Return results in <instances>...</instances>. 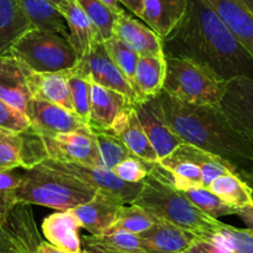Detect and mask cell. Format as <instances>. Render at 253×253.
<instances>
[{
  "mask_svg": "<svg viewBox=\"0 0 253 253\" xmlns=\"http://www.w3.org/2000/svg\"><path fill=\"white\" fill-rule=\"evenodd\" d=\"M9 53L36 74L70 71L80 62L69 38L38 28L26 31Z\"/></svg>",
  "mask_w": 253,
  "mask_h": 253,
  "instance_id": "5b68a950",
  "label": "cell"
},
{
  "mask_svg": "<svg viewBox=\"0 0 253 253\" xmlns=\"http://www.w3.org/2000/svg\"><path fill=\"white\" fill-rule=\"evenodd\" d=\"M157 218L153 217L148 211L133 204H126L119 209L116 221L109 228L108 232L126 231L133 235H140L153 227ZM107 232V233H108Z\"/></svg>",
  "mask_w": 253,
  "mask_h": 253,
  "instance_id": "1f68e13d",
  "label": "cell"
},
{
  "mask_svg": "<svg viewBox=\"0 0 253 253\" xmlns=\"http://www.w3.org/2000/svg\"><path fill=\"white\" fill-rule=\"evenodd\" d=\"M23 135L0 128V171L21 168Z\"/></svg>",
  "mask_w": 253,
  "mask_h": 253,
  "instance_id": "8d00e7d4",
  "label": "cell"
},
{
  "mask_svg": "<svg viewBox=\"0 0 253 253\" xmlns=\"http://www.w3.org/2000/svg\"><path fill=\"white\" fill-rule=\"evenodd\" d=\"M36 253H67V252L60 250V248L55 247V246H52L51 243H48L47 241H42V242H41V245L39 246ZM80 253H92V252H89L88 250H82Z\"/></svg>",
  "mask_w": 253,
  "mask_h": 253,
  "instance_id": "f6af8a7d",
  "label": "cell"
},
{
  "mask_svg": "<svg viewBox=\"0 0 253 253\" xmlns=\"http://www.w3.org/2000/svg\"><path fill=\"white\" fill-rule=\"evenodd\" d=\"M167 61L165 56L139 57L134 74V91L138 103L155 98L164 88Z\"/></svg>",
  "mask_w": 253,
  "mask_h": 253,
  "instance_id": "d4e9b609",
  "label": "cell"
},
{
  "mask_svg": "<svg viewBox=\"0 0 253 253\" xmlns=\"http://www.w3.org/2000/svg\"><path fill=\"white\" fill-rule=\"evenodd\" d=\"M58 10L66 20L70 31V41L79 58H84L97 41V30L88 16L80 8L76 0H67Z\"/></svg>",
  "mask_w": 253,
  "mask_h": 253,
  "instance_id": "cb8c5ba5",
  "label": "cell"
},
{
  "mask_svg": "<svg viewBox=\"0 0 253 253\" xmlns=\"http://www.w3.org/2000/svg\"><path fill=\"white\" fill-rule=\"evenodd\" d=\"M96 193L76 177L39 164L23 172L16 201L66 211L91 201Z\"/></svg>",
  "mask_w": 253,
  "mask_h": 253,
  "instance_id": "277c9868",
  "label": "cell"
},
{
  "mask_svg": "<svg viewBox=\"0 0 253 253\" xmlns=\"http://www.w3.org/2000/svg\"><path fill=\"white\" fill-rule=\"evenodd\" d=\"M253 57V14L240 0H205Z\"/></svg>",
  "mask_w": 253,
  "mask_h": 253,
  "instance_id": "ffe728a7",
  "label": "cell"
},
{
  "mask_svg": "<svg viewBox=\"0 0 253 253\" xmlns=\"http://www.w3.org/2000/svg\"><path fill=\"white\" fill-rule=\"evenodd\" d=\"M101 1L106 4L108 8H111L112 10L116 11L117 14H122L124 11V9L121 6V3H119L118 0H101Z\"/></svg>",
  "mask_w": 253,
  "mask_h": 253,
  "instance_id": "7dc6e473",
  "label": "cell"
},
{
  "mask_svg": "<svg viewBox=\"0 0 253 253\" xmlns=\"http://www.w3.org/2000/svg\"><path fill=\"white\" fill-rule=\"evenodd\" d=\"M41 164L63 174L71 175L96 191L118 199L124 205L132 204L139 195L143 187V181L135 184L126 182L119 179L113 170L106 167H87L79 163L57 162L50 158L43 160Z\"/></svg>",
  "mask_w": 253,
  "mask_h": 253,
  "instance_id": "52a82bcc",
  "label": "cell"
},
{
  "mask_svg": "<svg viewBox=\"0 0 253 253\" xmlns=\"http://www.w3.org/2000/svg\"><path fill=\"white\" fill-rule=\"evenodd\" d=\"M236 215L248 226V228L253 230V205L247 206V208L238 209L236 211Z\"/></svg>",
  "mask_w": 253,
  "mask_h": 253,
  "instance_id": "7bdbcfd3",
  "label": "cell"
},
{
  "mask_svg": "<svg viewBox=\"0 0 253 253\" xmlns=\"http://www.w3.org/2000/svg\"><path fill=\"white\" fill-rule=\"evenodd\" d=\"M165 61L167 74L163 91L185 103L220 106L227 82L189 60L165 57Z\"/></svg>",
  "mask_w": 253,
  "mask_h": 253,
  "instance_id": "8992f818",
  "label": "cell"
},
{
  "mask_svg": "<svg viewBox=\"0 0 253 253\" xmlns=\"http://www.w3.org/2000/svg\"><path fill=\"white\" fill-rule=\"evenodd\" d=\"M33 28L18 0H0V56L8 55L14 43Z\"/></svg>",
  "mask_w": 253,
  "mask_h": 253,
  "instance_id": "484cf974",
  "label": "cell"
},
{
  "mask_svg": "<svg viewBox=\"0 0 253 253\" xmlns=\"http://www.w3.org/2000/svg\"><path fill=\"white\" fill-rule=\"evenodd\" d=\"M240 1L253 14V0H240Z\"/></svg>",
  "mask_w": 253,
  "mask_h": 253,
  "instance_id": "c3c4849f",
  "label": "cell"
},
{
  "mask_svg": "<svg viewBox=\"0 0 253 253\" xmlns=\"http://www.w3.org/2000/svg\"><path fill=\"white\" fill-rule=\"evenodd\" d=\"M23 179V172L15 169L0 171V221L16 205V191Z\"/></svg>",
  "mask_w": 253,
  "mask_h": 253,
  "instance_id": "f35d334b",
  "label": "cell"
},
{
  "mask_svg": "<svg viewBox=\"0 0 253 253\" xmlns=\"http://www.w3.org/2000/svg\"><path fill=\"white\" fill-rule=\"evenodd\" d=\"M153 165L154 163H148L135 155H132L119 163L113 171L123 181L135 184V182H142L150 174Z\"/></svg>",
  "mask_w": 253,
  "mask_h": 253,
  "instance_id": "ab89813d",
  "label": "cell"
},
{
  "mask_svg": "<svg viewBox=\"0 0 253 253\" xmlns=\"http://www.w3.org/2000/svg\"><path fill=\"white\" fill-rule=\"evenodd\" d=\"M108 132L116 135L135 157L148 163L159 160L138 118L134 103H129L118 114Z\"/></svg>",
  "mask_w": 253,
  "mask_h": 253,
  "instance_id": "9a60e30c",
  "label": "cell"
},
{
  "mask_svg": "<svg viewBox=\"0 0 253 253\" xmlns=\"http://www.w3.org/2000/svg\"><path fill=\"white\" fill-rule=\"evenodd\" d=\"M220 108L233 128L253 143V79L228 81Z\"/></svg>",
  "mask_w": 253,
  "mask_h": 253,
  "instance_id": "8fae6325",
  "label": "cell"
},
{
  "mask_svg": "<svg viewBox=\"0 0 253 253\" xmlns=\"http://www.w3.org/2000/svg\"><path fill=\"white\" fill-rule=\"evenodd\" d=\"M238 176L248 185V187L251 189L252 191V195H253V169L252 170H241V171L237 172Z\"/></svg>",
  "mask_w": 253,
  "mask_h": 253,
  "instance_id": "bcb514c9",
  "label": "cell"
},
{
  "mask_svg": "<svg viewBox=\"0 0 253 253\" xmlns=\"http://www.w3.org/2000/svg\"><path fill=\"white\" fill-rule=\"evenodd\" d=\"M165 57L195 62L225 82L253 79V57L205 0H189L181 23L163 39Z\"/></svg>",
  "mask_w": 253,
  "mask_h": 253,
  "instance_id": "6da1fadb",
  "label": "cell"
},
{
  "mask_svg": "<svg viewBox=\"0 0 253 253\" xmlns=\"http://www.w3.org/2000/svg\"><path fill=\"white\" fill-rule=\"evenodd\" d=\"M18 3L34 28L57 33L70 39L66 20L50 0H18Z\"/></svg>",
  "mask_w": 253,
  "mask_h": 253,
  "instance_id": "83f0119b",
  "label": "cell"
},
{
  "mask_svg": "<svg viewBox=\"0 0 253 253\" xmlns=\"http://www.w3.org/2000/svg\"><path fill=\"white\" fill-rule=\"evenodd\" d=\"M41 227L46 241L55 247L67 253H80L82 251L80 237V228L82 227L72 209L47 216Z\"/></svg>",
  "mask_w": 253,
  "mask_h": 253,
  "instance_id": "d6986e66",
  "label": "cell"
},
{
  "mask_svg": "<svg viewBox=\"0 0 253 253\" xmlns=\"http://www.w3.org/2000/svg\"><path fill=\"white\" fill-rule=\"evenodd\" d=\"M0 128L14 133H23L30 128V121L23 112L0 99Z\"/></svg>",
  "mask_w": 253,
  "mask_h": 253,
  "instance_id": "60d3db41",
  "label": "cell"
},
{
  "mask_svg": "<svg viewBox=\"0 0 253 253\" xmlns=\"http://www.w3.org/2000/svg\"><path fill=\"white\" fill-rule=\"evenodd\" d=\"M84 243L86 250L92 253H154L145 247L139 236L126 231L86 236Z\"/></svg>",
  "mask_w": 253,
  "mask_h": 253,
  "instance_id": "4316f807",
  "label": "cell"
},
{
  "mask_svg": "<svg viewBox=\"0 0 253 253\" xmlns=\"http://www.w3.org/2000/svg\"><path fill=\"white\" fill-rule=\"evenodd\" d=\"M67 80H69L70 91H71L75 114L87 124L89 112H91L92 82L86 76L75 71L74 69L67 71Z\"/></svg>",
  "mask_w": 253,
  "mask_h": 253,
  "instance_id": "836d02e7",
  "label": "cell"
},
{
  "mask_svg": "<svg viewBox=\"0 0 253 253\" xmlns=\"http://www.w3.org/2000/svg\"><path fill=\"white\" fill-rule=\"evenodd\" d=\"M118 1L122 4V5L126 6L130 13H133L134 15H137L138 18H140V15H142V8H143L142 0H118Z\"/></svg>",
  "mask_w": 253,
  "mask_h": 253,
  "instance_id": "ee69618b",
  "label": "cell"
},
{
  "mask_svg": "<svg viewBox=\"0 0 253 253\" xmlns=\"http://www.w3.org/2000/svg\"><path fill=\"white\" fill-rule=\"evenodd\" d=\"M28 84L33 98L58 104L63 108L74 112L67 71L45 72V74L29 71Z\"/></svg>",
  "mask_w": 253,
  "mask_h": 253,
  "instance_id": "603a6c76",
  "label": "cell"
},
{
  "mask_svg": "<svg viewBox=\"0 0 253 253\" xmlns=\"http://www.w3.org/2000/svg\"><path fill=\"white\" fill-rule=\"evenodd\" d=\"M208 189L236 210L253 205L252 191L237 174L221 175L211 182Z\"/></svg>",
  "mask_w": 253,
  "mask_h": 253,
  "instance_id": "f1b7e54d",
  "label": "cell"
},
{
  "mask_svg": "<svg viewBox=\"0 0 253 253\" xmlns=\"http://www.w3.org/2000/svg\"><path fill=\"white\" fill-rule=\"evenodd\" d=\"M163 117L182 142L198 147L236 169H253V143L233 128L220 106L191 104L162 91L157 96Z\"/></svg>",
  "mask_w": 253,
  "mask_h": 253,
  "instance_id": "7a4b0ae2",
  "label": "cell"
},
{
  "mask_svg": "<svg viewBox=\"0 0 253 253\" xmlns=\"http://www.w3.org/2000/svg\"><path fill=\"white\" fill-rule=\"evenodd\" d=\"M97 139L99 153H101L103 167L113 170L119 163L126 160V158L132 157L130 150L111 132L103 130H92Z\"/></svg>",
  "mask_w": 253,
  "mask_h": 253,
  "instance_id": "e575fe53",
  "label": "cell"
},
{
  "mask_svg": "<svg viewBox=\"0 0 253 253\" xmlns=\"http://www.w3.org/2000/svg\"><path fill=\"white\" fill-rule=\"evenodd\" d=\"M138 236L145 247L154 253H184L196 238L194 233L159 218L152 228Z\"/></svg>",
  "mask_w": 253,
  "mask_h": 253,
  "instance_id": "7402d4cb",
  "label": "cell"
},
{
  "mask_svg": "<svg viewBox=\"0 0 253 253\" xmlns=\"http://www.w3.org/2000/svg\"><path fill=\"white\" fill-rule=\"evenodd\" d=\"M142 4L140 19L163 40L181 23L189 0H142Z\"/></svg>",
  "mask_w": 253,
  "mask_h": 253,
  "instance_id": "ac0fdd59",
  "label": "cell"
},
{
  "mask_svg": "<svg viewBox=\"0 0 253 253\" xmlns=\"http://www.w3.org/2000/svg\"><path fill=\"white\" fill-rule=\"evenodd\" d=\"M123 205L118 199L97 191L91 201L74 208L72 211L79 218L82 228L88 231L92 236H101L108 232Z\"/></svg>",
  "mask_w": 253,
  "mask_h": 253,
  "instance_id": "2e32d148",
  "label": "cell"
},
{
  "mask_svg": "<svg viewBox=\"0 0 253 253\" xmlns=\"http://www.w3.org/2000/svg\"><path fill=\"white\" fill-rule=\"evenodd\" d=\"M107 51L111 55L112 60L116 63V66L121 70L130 86L134 89V74L137 69V63L139 61V55L135 53L132 48H129L123 41L113 36L108 41L104 42Z\"/></svg>",
  "mask_w": 253,
  "mask_h": 253,
  "instance_id": "d590c367",
  "label": "cell"
},
{
  "mask_svg": "<svg viewBox=\"0 0 253 253\" xmlns=\"http://www.w3.org/2000/svg\"><path fill=\"white\" fill-rule=\"evenodd\" d=\"M30 206L18 204L0 221V253H36L42 240Z\"/></svg>",
  "mask_w": 253,
  "mask_h": 253,
  "instance_id": "ba28073f",
  "label": "cell"
},
{
  "mask_svg": "<svg viewBox=\"0 0 253 253\" xmlns=\"http://www.w3.org/2000/svg\"><path fill=\"white\" fill-rule=\"evenodd\" d=\"M134 106L143 129L149 142L152 143L158 159L160 160L169 157L176 148L184 144L182 139H180L170 129V126L165 122L157 97L145 102L135 103Z\"/></svg>",
  "mask_w": 253,
  "mask_h": 253,
  "instance_id": "4fadbf2b",
  "label": "cell"
},
{
  "mask_svg": "<svg viewBox=\"0 0 253 253\" xmlns=\"http://www.w3.org/2000/svg\"><path fill=\"white\" fill-rule=\"evenodd\" d=\"M50 1H51V3H52V4H55V5H56V6H57V8H58V9H60V8H61V6H62V5H63V4L66 3L67 0H50Z\"/></svg>",
  "mask_w": 253,
  "mask_h": 253,
  "instance_id": "681fc988",
  "label": "cell"
},
{
  "mask_svg": "<svg viewBox=\"0 0 253 253\" xmlns=\"http://www.w3.org/2000/svg\"><path fill=\"white\" fill-rule=\"evenodd\" d=\"M29 70L10 53L0 56V99L26 116L33 99L28 84Z\"/></svg>",
  "mask_w": 253,
  "mask_h": 253,
  "instance_id": "5bb4252c",
  "label": "cell"
},
{
  "mask_svg": "<svg viewBox=\"0 0 253 253\" xmlns=\"http://www.w3.org/2000/svg\"><path fill=\"white\" fill-rule=\"evenodd\" d=\"M132 204L143 208L153 217L167 221L200 238L215 232L221 223L217 218L199 210L182 191L150 174L143 180L142 191Z\"/></svg>",
  "mask_w": 253,
  "mask_h": 253,
  "instance_id": "3957f363",
  "label": "cell"
},
{
  "mask_svg": "<svg viewBox=\"0 0 253 253\" xmlns=\"http://www.w3.org/2000/svg\"><path fill=\"white\" fill-rule=\"evenodd\" d=\"M26 117L30 121L31 129L42 138H55L58 134L75 132L87 126L74 112L36 98L29 103Z\"/></svg>",
  "mask_w": 253,
  "mask_h": 253,
  "instance_id": "7c38bea8",
  "label": "cell"
},
{
  "mask_svg": "<svg viewBox=\"0 0 253 253\" xmlns=\"http://www.w3.org/2000/svg\"><path fill=\"white\" fill-rule=\"evenodd\" d=\"M233 253H253V230L236 228L221 222L215 232L205 238Z\"/></svg>",
  "mask_w": 253,
  "mask_h": 253,
  "instance_id": "4dcf8cb0",
  "label": "cell"
},
{
  "mask_svg": "<svg viewBox=\"0 0 253 253\" xmlns=\"http://www.w3.org/2000/svg\"><path fill=\"white\" fill-rule=\"evenodd\" d=\"M114 36L132 48L139 57L162 56L163 40L149 28L123 11L114 26Z\"/></svg>",
  "mask_w": 253,
  "mask_h": 253,
  "instance_id": "e0dca14e",
  "label": "cell"
},
{
  "mask_svg": "<svg viewBox=\"0 0 253 253\" xmlns=\"http://www.w3.org/2000/svg\"><path fill=\"white\" fill-rule=\"evenodd\" d=\"M74 70L89 79L92 84L119 92L126 96L130 103H138L137 93L121 70L116 66L104 42L94 43Z\"/></svg>",
  "mask_w": 253,
  "mask_h": 253,
  "instance_id": "9c48e42d",
  "label": "cell"
},
{
  "mask_svg": "<svg viewBox=\"0 0 253 253\" xmlns=\"http://www.w3.org/2000/svg\"><path fill=\"white\" fill-rule=\"evenodd\" d=\"M129 103L128 98L119 92L92 84L91 112L87 126L91 130L107 132L111 129L118 114Z\"/></svg>",
  "mask_w": 253,
  "mask_h": 253,
  "instance_id": "44dd1931",
  "label": "cell"
},
{
  "mask_svg": "<svg viewBox=\"0 0 253 253\" xmlns=\"http://www.w3.org/2000/svg\"><path fill=\"white\" fill-rule=\"evenodd\" d=\"M185 196L189 199L199 210L205 212L210 217L218 218L226 215H236V209L221 200L216 194H213L208 187H194V189L184 190Z\"/></svg>",
  "mask_w": 253,
  "mask_h": 253,
  "instance_id": "d6a6232c",
  "label": "cell"
},
{
  "mask_svg": "<svg viewBox=\"0 0 253 253\" xmlns=\"http://www.w3.org/2000/svg\"><path fill=\"white\" fill-rule=\"evenodd\" d=\"M50 159L79 163L87 167H103L97 139L88 126L55 138H42Z\"/></svg>",
  "mask_w": 253,
  "mask_h": 253,
  "instance_id": "30bf717a",
  "label": "cell"
},
{
  "mask_svg": "<svg viewBox=\"0 0 253 253\" xmlns=\"http://www.w3.org/2000/svg\"><path fill=\"white\" fill-rule=\"evenodd\" d=\"M184 253H233L210 240L196 237Z\"/></svg>",
  "mask_w": 253,
  "mask_h": 253,
  "instance_id": "b9f144b4",
  "label": "cell"
},
{
  "mask_svg": "<svg viewBox=\"0 0 253 253\" xmlns=\"http://www.w3.org/2000/svg\"><path fill=\"white\" fill-rule=\"evenodd\" d=\"M97 30V41L106 42L114 36V26L119 14L112 10L101 0H76Z\"/></svg>",
  "mask_w": 253,
  "mask_h": 253,
  "instance_id": "f546056e",
  "label": "cell"
},
{
  "mask_svg": "<svg viewBox=\"0 0 253 253\" xmlns=\"http://www.w3.org/2000/svg\"><path fill=\"white\" fill-rule=\"evenodd\" d=\"M21 135H23L21 168L29 170L47 159V150H46L42 137H40L35 130L31 129V126L25 132L21 133Z\"/></svg>",
  "mask_w": 253,
  "mask_h": 253,
  "instance_id": "74e56055",
  "label": "cell"
}]
</instances>
